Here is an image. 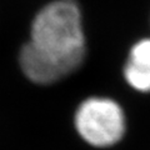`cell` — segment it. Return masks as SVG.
Instances as JSON below:
<instances>
[{
	"label": "cell",
	"mask_w": 150,
	"mask_h": 150,
	"mask_svg": "<svg viewBox=\"0 0 150 150\" xmlns=\"http://www.w3.org/2000/svg\"><path fill=\"white\" fill-rule=\"evenodd\" d=\"M86 43L75 0H55L38 13L30 41L20 51V67L36 84H51L83 64Z\"/></svg>",
	"instance_id": "cell-1"
},
{
	"label": "cell",
	"mask_w": 150,
	"mask_h": 150,
	"mask_svg": "<svg viewBox=\"0 0 150 150\" xmlns=\"http://www.w3.org/2000/svg\"><path fill=\"white\" fill-rule=\"evenodd\" d=\"M78 134L95 148H110L123 140L126 133V116L116 100L91 96L78 106L74 116Z\"/></svg>",
	"instance_id": "cell-2"
},
{
	"label": "cell",
	"mask_w": 150,
	"mask_h": 150,
	"mask_svg": "<svg viewBox=\"0 0 150 150\" xmlns=\"http://www.w3.org/2000/svg\"><path fill=\"white\" fill-rule=\"evenodd\" d=\"M123 76L133 90L150 94V38L139 39L130 46Z\"/></svg>",
	"instance_id": "cell-3"
}]
</instances>
